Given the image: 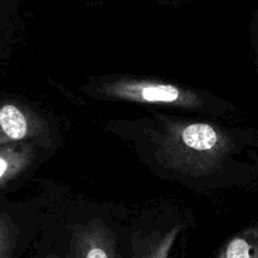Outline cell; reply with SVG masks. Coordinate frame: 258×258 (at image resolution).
<instances>
[{
    "label": "cell",
    "instance_id": "6",
    "mask_svg": "<svg viewBox=\"0 0 258 258\" xmlns=\"http://www.w3.org/2000/svg\"><path fill=\"white\" fill-rule=\"evenodd\" d=\"M179 232L180 227L176 226L164 233L156 232L150 236H135L131 258H169Z\"/></svg>",
    "mask_w": 258,
    "mask_h": 258
},
{
    "label": "cell",
    "instance_id": "9",
    "mask_svg": "<svg viewBox=\"0 0 258 258\" xmlns=\"http://www.w3.org/2000/svg\"><path fill=\"white\" fill-rule=\"evenodd\" d=\"M251 44L254 54V62H256L258 70V10L253 13L251 20Z\"/></svg>",
    "mask_w": 258,
    "mask_h": 258
},
{
    "label": "cell",
    "instance_id": "11",
    "mask_svg": "<svg viewBox=\"0 0 258 258\" xmlns=\"http://www.w3.org/2000/svg\"><path fill=\"white\" fill-rule=\"evenodd\" d=\"M47 258H77V256H76V253L72 251V249H70V252L67 253V256H64V257H59V256H57V254H49Z\"/></svg>",
    "mask_w": 258,
    "mask_h": 258
},
{
    "label": "cell",
    "instance_id": "2",
    "mask_svg": "<svg viewBox=\"0 0 258 258\" xmlns=\"http://www.w3.org/2000/svg\"><path fill=\"white\" fill-rule=\"evenodd\" d=\"M83 91L98 100L222 112L218 98L209 93L158 78L111 76L91 81L83 86Z\"/></svg>",
    "mask_w": 258,
    "mask_h": 258
},
{
    "label": "cell",
    "instance_id": "7",
    "mask_svg": "<svg viewBox=\"0 0 258 258\" xmlns=\"http://www.w3.org/2000/svg\"><path fill=\"white\" fill-rule=\"evenodd\" d=\"M217 258H258V224L247 227L232 236Z\"/></svg>",
    "mask_w": 258,
    "mask_h": 258
},
{
    "label": "cell",
    "instance_id": "1",
    "mask_svg": "<svg viewBox=\"0 0 258 258\" xmlns=\"http://www.w3.org/2000/svg\"><path fill=\"white\" fill-rule=\"evenodd\" d=\"M150 139L163 168L191 178L216 173L237 148L233 136L216 123L169 116H158Z\"/></svg>",
    "mask_w": 258,
    "mask_h": 258
},
{
    "label": "cell",
    "instance_id": "3",
    "mask_svg": "<svg viewBox=\"0 0 258 258\" xmlns=\"http://www.w3.org/2000/svg\"><path fill=\"white\" fill-rule=\"evenodd\" d=\"M49 125L42 115L24 103L0 102V146L47 140Z\"/></svg>",
    "mask_w": 258,
    "mask_h": 258
},
{
    "label": "cell",
    "instance_id": "4",
    "mask_svg": "<svg viewBox=\"0 0 258 258\" xmlns=\"http://www.w3.org/2000/svg\"><path fill=\"white\" fill-rule=\"evenodd\" d=\"M72 229L71 249L77 258H121L115 233L103 222L95 219Z\"/></svg>",
    "mask_w": 258,
    "mask_h": 258
},
{
    "label": "cell",
    "instance_id": "5",
    "mask_svg": "<svg viewBox=\"0 0 258 258\" xmlns=\"http://www.w3.org/2000/svg\"><path fill=\"white\" fill-rule=\"evenodd\" d=\"M38 143H17L0 146V189L17 179L33 165Z\"/></svg>",
    "mask_w": 258,
    "mask_h": 258
},
{
    "label": "cell",
    "instance_id": "8",
    "mask_svg": "<svg viewBox=\"0 0 258 258\" xmlns=\"http://www.w3.org/2000/svg\"><path fill=\"white\" fill-rule=\"evenodd\" d=\"M17 224L8 213H0V258H12L18 241Z\"/></svg>",
    "mask_w": 258,
    "mask_h": 258
},
{
    "label": "cell",
    "instance_id": "10",
    "mask_svg": "<svg viewBox=\"0 0 258 258\" xmlns=\"http://www.w3.org/2000/svg\"><path fill=\"white\" fill-rule=\"evenodd\" d=\"M155 2L160 3L163 5H174V4H180V3L189 2V0H155Z\"/></svg>",
    "mask_w": 258,
    "mask_h": 258
}]
</instances>
